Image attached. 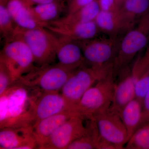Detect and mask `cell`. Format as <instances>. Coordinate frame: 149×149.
<instances>
[{
    "label": "cell",
    "mask_w": 149,
    "mask_h": 149,
    "mask_svg": "<svg viewBox=\"0 0 149 149\" xmlns=\"http://www.w3.org/2000/svg\"><path fill=\"white\" fill-rule=\"evenodd\" d=\"M42 92L14 83L0 95V128L33 127L34 106Z\"/></svg>",
    "instance_id": "obj_1"
},
{
    "label": "cell",
    "mask_w": 149,
    "mask_h": 149,
    "mask_svg": "<svg viewBox=\"0 0 149 149\" xmlns=\"http://www.w3.org/2000/svg\"><path fill=\"white\" fill-rule=\"evenodd\" d=\"M113 67V64L91 66L84 64L74 70L61 90L70 109H73L88 89L106 78Z\"/></svg>",
    "instance_id": "obj_2"
},
{
    "label": "cell",
    "mask_w": 149,
    "mask_h": 149,
    "mask_svg": "<svg viewBox=\"0 0 149 149\" xmlns=\"http://www.w3.org/2000/svg\"><path fill=\"white\" fill-rule=\"evenodd\" d=\"M115 85L113 70L85 92L72 110L85 119H93L97 114L109 109Z\"/></svg>",
    "instance_id": "obj_3"
},
{
    "label": "cell",
    "mask_w": 149,
    "mask_h": 149,
    "mask_svg": "<svg viewBox=\"0 0 149 149\" xmlns=\"http://www.w3.org/2000/svg\"><path fill=\"white\" fill-rule=\"evenodd\" d=\"M55 37L45 27L25 29L17 26L11 38L23 40L32 52L35 65L42 67L52 65L56 57Z\"/></svg>",
    "instance_id": "obj_4"
},
{
    "label": "cell",
    "mask_w": 149,
    "mask_h": 149,
    "mask_svg": "<svg viewBox=\"0 0 149 149\" xmlns=\"http://www.w3.org/2000/svg\"><path fill=\"white\" fill-rule=\"evenodd\" d=\"M149 42V13L141 18L137 25L126 32L121 41L113 64L115 77L127 68L136 55Z\"/></svg>",
    "instance_id": "obj_5"
},
{
    "label": "cell",
    "mask_w": 149,
    "mask_h": 149,
    "mask_svg": "<svg viewBox=\"0 0 149 149\" xmlns=\"http://www.w3.org/2000/svg\"><path fill=\"white\" fill-rule=\"evenodd\" d=\"M74 71L58 63L36 66L15 83L42 92H57L61 90Z\"/></svg>",
    "instance_id": "obj_6"
},
{
    "label": "cell",
    "mask_w": 149,
    "mask_h": 149,
    "mask_svg": "<svg viewBox=\"0 0 149 149\" xmlns=\"http://www.w3.org/2000/svg\"><path fill=\"white\" fill-rule=\"evenodd\" d=\"M0 62L8 68L13 83L36 67L31 50L23 40L17 38L6 40L1 52Z\"/></svg>",
    "instance_id": "obj_7"
},
{
    "label": "cell",
    "mask_w": 149,
    "mask_h": 149,
    "mask_svg": "<svg viewBox=\"0 0 149 149\" xmlns=\"http://www.w3.org/2000/svg\"><path fill=\"white\" fill-rule=\"evenodd\" d=\"M121 38L117 35L76 41L83 52L84 64L102 66L114 64Z\"/></svg>",
    "instance_id": "obj_8"
},
{
    "label": "cell",
    "mask_w": 149,
    "mask_h": 149,
    "mask_svg": "<svg viewBox=\"0 0 149 149\" xmlns=\"http://www.w3.org/2000/svg\"><path fill=\"white\" fill-rule=\"evenodd\" d=\"M91 119L75 116L57 129L41 146V149H66L72 142L89 132Z\"/></svg>",
    "instance_id": "obj_9"
},
{
    "label": "cell",
    "mask_w": 149,
    "mask_h": 149,
    "mask_svg": "<svg viewBox=\"0 0 149 149\" xmlns=\"http://www.w3.org/2000/svg\"><path fill=\"white\" fill-rule=\"evenodd\" d=\"M99 133L117 149H124L128 140L127 129L119 115L109 109L94 118Z\"/></svg>",
    "instance_id": "obj_10"
},
{
    "label": "cell",
    "mask_w": 149,
    "mask_h": 149,
    "mask_svg": "<svg viewBox=\"0 0 149 149\" xmlns=\"http://www.w3.org/2000/svg\"><path fill=\"white\" fill-rule=\"evenodd\" d=\"M39 149L32 127L1 128L0 149Z\"/></svg>",
    "instance_id": "obj_11"
},
{
    "label": "cell",
    "mask_w": 149,
    "mask_h": 149,
    "mask_svg": "<svg viewBox=\"0 0 149 149\" xmlns=\"http://www.w3.org/2000/svg\"><path fill=\"white\" fill-rule=\"evenodd\" d=\"M117 76L118 78L117 81L115 80L113 97L109 109L120 115L124 107L136 98V91L131 69L128 67L123 70Z\"/></svg>",
    "instance_id": "obj_12"
},
{
    "label": "cell",
    "mask_w": 149,
    "mask_h": 149,
    "mask_svg": "<svg viewBox=\"0 0 149 149\" xmlns=\"http://www.w3.org/2000/svg\"><path fill=\"white\" fill-rule=\"evenodd\" d=\"M68 109H71L59 91L42 92L34 106L33 117L35 123Z\"/></svg>",
    "instance_id": "obj_13"
},
{
    "label": "cell",
    "mask_w": 149,
    "mask_h": 149,
    "mask_svg": "<svg viewBox=\"0 0 149 149\" xmlns=\"http://www.w3.org/2000/svg\"><path fill=\"white\" fill-rule=\"evenodd\" d=\"M55 35L56 55L58 63L73 70L83 65L85 59L81 48L77 42Z\"/></svg>",
    "instance_id": "obj_14"
},
{
    "label": "cell",
    "mask_w": 149,
    "mask_h": 149,
    "mask_svg": "<svg viewBox=\"0 0 149 149\" xmlns=\"http://www.w3.org/2000/svg\"><path fill=\"white\" fill-rule=\"evenodd\" d=\"M45 28L58 36L74 41L95 38L100 31L95 20L86 23L73 24H61L54 21L48 23Z\"/></svg>",
    "instance_id": "obj_15"
},
{
    "label": "cell",
    "mask_w": 149,
    "mask_h": 149,
    "mask_svg": "<svg viewBox=\"0 0 149 149\" xmlns=\"http://www.w3.org/2000/svg\"><path fill=\"white\" fill-rule=\"evenodd\" d=\"M149 13V0H126L118 13L121 33L134 28Z\"/></svg>",
    "instance_id": "obj_16"
},
{
    "label": "cell",
    "mask_w": 149,
    "mask_h": 149,
    "mask_svg": "<svg viewBox=\"0 0 149 149\" xmlns=\"http://www.w3.org/2000/svg\"><path fill=\"white\" fill-rule=\"evenodd\" d=\"M77 115L78 116L74 111L68 109L36 122L32 127V130L39 149L65 122Z\"/></svg>",
    "instance_id": "obj_17"
},
{
    "label": "cell",
    "mask_w": 149,
    "mask_h": 149,
    "mask_svg": "<svg viewBox=\"0 0 149 149\" xmlns=\"http://www.w3.org/2000/svg\"><path fill=\"white\" fill-rule=\"evenodd\" d=\"M131 73L135 83L136 98L143 104L149 89V45L144 54L136 58L131 68Z\"/></svg>",
    "instance_id": "obj_18"
},
{
    "label": "cell",
    "mask_w": 149,
    "mask_h": 149,
    "mask_svg": "<svg viewBox=\"0 0 149 149\" xmlns=\"http://www.w3.org/2000/svg\"><path fill=\"white\" fill-rule=\"evenodd\" d=\"M7 7L18 27L25 29L45 27V24L34 18L30 11L31 7L28 6L23 0H9Z\"/></svg>",
    "instance_id": "obj_19"
},
{
    "label": "cell",
    "mask_w": 149,
    "mask_h": 149,
    "mask_svg": "<svg viewBox=\"0 0 149 149\" xmlns=\"http://www.w3.org/2000/svg\"><path fill=\"white\" fill-rule=\"evenodd\" d=\"M142 110V103L135 98L124 107L120 113V117L128 132V140L140 127Z\"/></svg>",
    "instance_id": "obj_20"
},
{
    "label": "cell",
    "mask_w": 149,
    "mask_h": 149,
    "mask_svg": "<svg viewBox=\"0 0 149 149\" xmlns=\"http://www.w3.org/2000/svg\"><path fill=\"white\" fill-rule=\"evenodd\" d=\"M65 8L63 1L37 5L30 8L32 16L37 21L45 24L57 20Z\"/></svg>",
    "instance_id": "obj_21"
},
{
    "label": "cell",
    "mask_w": 149,
    "mask_h": 149,
    "mask_svg": "<svg viewBox=\"0 0 149 149\" xmlns=\"http://www.w3.org/2000/svg\"><path fill=\"white\" fill-rule=\"evenodd\" d=\"M100 10L98 0H94L74 13L67 15L63 18L57 19L55 21L64 24L86 23L95 21Z\"/></svg>",
    "instance_id": "obj_22"
},
{
    "label": "cell",
    "mask_w": 149,
    "mask_h": 149,
    "mask_svg": "<svg viewBox=\"0 0 149 149\" xmlns=\"http://www.w3.org/2000/svg\"><path fill=\"white\" fill-rule=\"evenodd\" d=\"M118 13L100 11L95 19L100 31L109 36H117L121 34Z\"/></svg>",
    "instance_id": "obj_23"
},
{
    "label": "cell",
    "mask_w": 149,
    "mask_h": 149,
    "mask_svg": "<svg viewBox=\"0 0 149 149\" xmlns=\"http://www.w3.org/2000/svg\"><path fill=\"white\" fill-rule=\"evenodd\" d=\"M124 149H149V123L134 132L125 144Z\"/></svg>",
    "instance_id": "obj_24"
},
{
    "label": "cell",
    "mask_w": 149,
    "mask_h": 149,
    "mask_svg": "<svg viewBox=\"0 0 149 149\" xmlns=\"http://www.w3.org/2000/svg\"><path fill=\"white\" fill-rule=\"evenodd\" d=\"M7 5L0 3V32L6 41L13 37L17 26L9 12Z\"/></svg>",
    "instance_id": "obj_25"
},
{
    "label": "cell",
    "mask_w": 149,
    "mask_h": 149,
    "mask_svg": "<svg viewBox=\"0 0 149 149\" xmlns=\"http://www.w3.org/2000/svg\"><path fill=\"white\" fill-rule=\"evenodd\" d=\"M13 84L10 72L3 63L0 62V95Z\"/></svg>",
    "instance_id": "obj_26"
},
{
    "label": "cell",
    "mask_w": 149,
    "mask_h": 149,
    "mask_svg": "<svg viewBox=\"0 0 149 149\" xmlns=\"http://www.w3.org/2000/svg\"><path fill=\"white\" fill-rule=\"evenodd\" d=\"M94 0H72L70 1L67 10V15L70 14L84 7Z\"/></svg>",
    "instance_id": "obj_27"
},
{
    "label": "cell",
    "mask_w": 149,
    "mask_h": 149,
    "mask_svg": "<svg viewBox=\"0 0 149 149\" xmlns=\"http://www.w3.org/2000/svg\"><path fill=\"white\" fill-rule=\"evenodd\" d=\"M149 123V89L144 97L143 102V110L140 127Z\"/></svg>",
    "instance_id": "obj_28"
},
{
    "label": "cell",
    "mask_w": 149,
    "mask_h": 149,
    "mask_svg": "<svg viewBox=\"0 0 149 149\" xmlns=\"http://www.w3.org/2000/svg\"><path fill=\"white\" fill-rule=\"evenodd\" d=\"M98 1L101 10L118 13L119 10L115 0H98Z\"/></svg>",
    "instance_id": "obj_29"
},
{
    "label": "cell",
    "mask_w": 149,
    "mask_h": 149,
    "mask_svg": "<svg viewBox=\"0 0 149 149\" xmlns=\"http://www.w3.org/2000/svg\"><path fill=\"white\" fill-rule=\"evenodd\" d=\"M24 3L28 6L32 7L33 6L42 4L55 2L62 1V0H23Z\"/></svg>",
    "instance_id": "obj_30"
},
{
    "label": "cell",
    "mask_w": 149,
    "mask_h": 149,
    "mask_svg": "<svg viewBox=\"0 0 149 149\" xmlns=\"http://www.w3.org/2000/svg\"><path fill=\"white\" fill-rule=\"evenodd\" d=\"M115 1L118 6L120 9V7L122 6L126 0H115Z\"/></svg>",
    "instance_id": "obj_31"
},
{
    "label": "cell",
    "mask_w": 149,
    "mask_h": 149,
    "mask_svg": "<svg viewBox=\"0 0 149 149\" xmlns=\"http://www.w3.org/2000/svg\"><path fill=\"white\" fill-rule=\"evenodd\" d=\"M68 1H72V0H68Z\"/></svg>",
    "instance_id": "obj_32"
}]
</instances>
